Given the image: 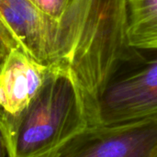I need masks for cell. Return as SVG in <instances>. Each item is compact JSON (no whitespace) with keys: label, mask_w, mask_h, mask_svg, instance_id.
Listing matches in <instances>:
<instances>
[{"label":"cell","mask_w":157,"mask_h":157,"mask_svg":"<svg viewBox=\"0 0 157 157\" xmlns=\"http://www.w3.org/2000/svg\"><path fill=\"white\" fill-rule=\"evenodd\" d=\"M156 157H157V156H156Z\"/></svg>","instance_id":"obj_13"},{"label":"cell","mask_w":157,"mask_h":157,"mask_svg":"<svg viewBox=\"0 0 157 157\" xmlns=\"http://www.w3.org/2000/svg\"><path fill=\"white\" fill-rule=\"evenodd\" d=\"M0 64H1V63H0Z\"/></svg>","instance_id":"obj_12"},{"label":"cell","mask_w":157,"mask_h":157,"mask_svg":"<svg viewBox=\"0 0 157 157\" xmlns=\"http://www.w3.org/2000/svg\"><path fill=\"white\" fill-rule=\"evenodd\" d=\"M1 1V0H0ZM0 34L2 35V37L4 38L5 41L6 42V44L8 45V47L12 50L13 49V46L8 39V36L6 34V28H5V24H4V20H3V17H2V14H1V11H0Z\"/></svg>","instance_id":"obj_10"},{"label":"cell","mask_w":157,"mask_h":157,"mask_svg":"<svg viewBox=\"0 0 157 157\" xmlns=\"http://www.w3.org/2000/svg\"><path fill=\"white\" fill-rule=\"evenodd\" d=\"M50 67L13 48L0 64V111L17 114L41 88Z\"/></svg>","instance_id":"obj_6"},{"label":"cell","mask_w":157,"mask_h":157,"mask_svg":"<svg viewBox=\"0 0 157 157\" xmlns=\"http://www.w3.org/2000/svg\"><path fill=\"white\" fill-rule=\"evenodd\" d=\"M87 126L76 89L62 70L50 67L30 103L17 114L0 111L8 157H51Z\"/></svg>","instance_id":"obj_2"},{"label":"cell","mask_w":157,"mask_h":157,"mask_svg":"<svg viewBox=\"0 0 157 157\" xmlns=\"http://www.w3.org/2000/svg\"><path fill=\"white\" fill-rule=\"evenodd\" d=\"M157 118L86 126L51 157H156Z\"/></svg>","instance_id":"obj_4"},{"label":"cell","mask_w":157,"mask_h":157,"mask_svg":"<svg viewBox=\"0 0 157 157\" xmlns=\"http://www.w3.org/2000/svg\"><path fill=\"white\" fill-rule=\"evenodd\" d=\"M0 11L13 48L52 67L56 62L58 19L42 12L30 0H1Z\"/></svg>","instance_id":"obj_5"},{"label":"cell","mask_w":157,"mask_h":157,"mask_svg":"<svg viewBox=\"0 0 157 157\" xmlns=\"http://www.w3.org/2000/svg\"><path fill=\"white\" fill-rule=\"evenodd\" d=\"M151 118H157V50L136 49L103 87L89 126Z\"/></svg>","instance_id":"obj_3"},{"label":"cell","mask_w":157,"mask_h":157,"mask_svg":"<svg viewBox=\"0 0 157 157\" xmlns=\"http://www.w3.org/2000/svg\"><path fill=\"white\" fill-rule=\"evenodd\" d=\"M127 41L138 50H157V0H127Z\"/></svg>","instance_id":"obj_7"},{"label":"cell","mask_w":157,"mask_h":157,"mask_svg":"<svg viewBox=\"0 0 157 157\" xmlns=\"http://www.w3.org/2000/svg\"><path fill=\"white\" fill-rule=\"evenodd\" d=\"M10 50L11 49L8 47V45L6 44V42L4 40V38L0 34V63H3V61L5 60V58L6 57V55L10 52Z\"/></svg>","instance_id":"obj_9"},{"label":"cell","mask_w":157,"mask_h":157,"mask_svg":"<svg viewBox=\"0 0 157 157\" xmlns=\"http://www.w3.org/2000/svg\"><path fill=\"white\" fill-rule=\"evenodd\" d=\"M0 157H8L7 155V148L6 144V141L0 130Z\"/></svg>","instance_id":"obj_11"},{"label":"cell","mask_w":157,"mask_h":157,"mask_svg":"<svg viewBox=\"0 0 157 157\" xmlns=\"http://www.w3.org/2000/svg\"><path fill=\"white\" fill-rule=\"evenodd\" d=\"M36 5L42 12L48 16L59 19L68 6L71 5L73 0H30Z\"/></svg>","instance_id":"obj_8"},{"label":"cell","mask_w":157,"mask_h":157,"mask_svg":"<svg viewBox=\"0 0 157 157\" xmlns=\"http://www.w3.org/2000/svg\"><path fill=\"white\" fill-rule=\"evenodd\" d=\"M127 0H73L58 19L56 63L78 94L87 125L114 72L136 49L127 41Z\"/></svg>","instance_id":"obj_1"}]
</instances>
